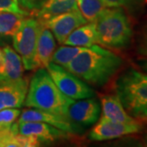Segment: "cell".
I'll list each match as a JSON object with an SVG mask.
<instances>
[{"instance_id":"obj_1","label":"cell","mask_w":147,"mask_h":147,"mask_svg":"<svg viewBox=\"0 0 147 147\" xmlns=\"http://www.w3.org/2000/svg\"><path fill=\"white\" fill-rule=\"evenodd\" d=\"M123 65V59L110 49L94 44L85 47L65 69L88 85L101 87Z\"/></svg>"},{"instance_id":"obj_2","label":"cell","mask_w":147,"mask_h":147,"mask_svg":"<svg viewBox=\"0 0 147 147\" xmlns=\"http://www.w3.org/2000/svg\"><path fill=\"white\" fill-rule=\"evenodd\" d=\"M74 100L59 90L46 68L42 67L37 69L32 76L24 105L67 117L69 107Z\"/></svg>"},{"instance_id":"obj_3","label":"cell","mask_w":147,"mask_h":147,"mask_svg":"<svg viewBox=\"0 0 147 147\" xmlns=\"http://www.w3.org/2000/svg\"><path fill=\"white\" fill-rule=\"evenodd\" d=\"M96 43L111 50L130 47L133 30L131 21L122 7H106L95 21Z\"/></svg>"},{"instance_id":"obj_4","label":"cell","mask_w":147,"mask_h":147,"mask_svg":"<svg viewBox=\"0 0 147 147\" xmlns=\"http://www.w3.org/2000/svg\"><path fill=\"white\" fill-rule=\"evenodd\" d=\"M115 90L129 115L147 122V73L127 69L116 79Z\"/></svg>"},{"instance_id":"obj_5","label":"cell","mask_w":147,"mask_h":147,"mask_svg":"<svg viewBox=\"0 0 147 147\" xmlns=\"http://www.w3.org/2000/svg\"><path fill=\"white\" fill-rule=\"evenodd\" d=\"M44 27L34 18H25L17 31L12 35L13 47L22 59L26 70L36 69L35 56L40 32Z\"/></svg>"},{"instance_id":"obj_6","label":"cell","mask_w":147,"mask_h":147,"mask_svg":"<svg viewBox=\"0 0 147 147\" xmlns=\"http://www.w3.org/2000/svg\"><path fill=\"white\" fill-rule=\"evenodd\" d=\"M46 69L65 96L76 100L95 96L94 90L88 84L65 68L51 61Z\"/></svg>"},{"instance_id":"obj_7","label":"cell","mask_w":147,"mask_h":147,"mask_svg":"<svg viewBox=\"0 0 147 147\" xmlns=\"http://www.w3.org/2000/svg\"><path fill=\"white\" fill-rule=\"evenodd\" d=\"M142 130L141 122L136 123H123L100 118L98 123L90 131L91 141L102 142L137 133Z\"/></svg>"},{"instance_id":"obj_8","label":"cell","mask_w":147,"mask_h":147,"mask_svg":"<svg viewBox=\"0 0 147 147\" xmlns=\"http://www.w3.org/2000/svg\"><path fill=\"white\" fill-rule=\"evenodd\" d=\"M86 23H88L87 20L81 14L80 11L76 8L50 18L43 26L52 31L55 38L61 44L64 43L67 37L75 29Z\"/></svg>"},{"instance_id":"obj_9","label":"cell","mask_w":147,"mask_h":147,"mask_svg":"<svg viewBox=\"0 0 147 147\" xmlns=\"http://www.w3.org/2000/svg\"><path fill=\"white\" fill-rule=\"evenodd\" d=\"M17 122H42L67 131L69 134L77 133L82 130L81 127L75 124L66 116L34 108L23 110Z\"/></svg>"},{"instance_id":"obj_10","label":"cell","mask_w":147,"mask_h":147,"mask_svg":"<svg viewBox=\"0 0 147 147\" xmlns=\"http://www.w3.org/2000/svg\"><path fill=\"white\" fill-rule=\"evenodd\" d=\"M29 83L26 79L0 80V110L21 108L24 105Z\"/></svg>"},{"instance_id":"obj_11","label":"cell","mask_w":147,"mask_h":147,"mask_svg":"<svg viewBox=\"0 0 147 147\" xmlns=\"http://www.w3.org/2000/svg\"><path fill=\"white\" fill-rule=\"evenodd\" d=\"M100 113V105L93 97L74 100L69 107L67 117L80 127H88L98 120Z\"/></svg>"},{"instance_id":"obj_12","label":"cell","mask_w":147,"mask_h":147,"mask_svg":"<svg viewBox=\"0 0 147 147\" xmlns=\"http://www.w3.org/2000/svg\"><path fill=\"white\" fill-rule=\"evenodd\" d=\"M18 131L22 135L35 137L41 145L68 139L69 137V133L67 131L42 122L18 123Z\"/></svg>"},{"instance_id":"obj_13","label":"cell","mask_w":147,"mask_h":147,"mask_svg":"<svg viewBox=\"0 0 147 147\" xmlns=\"http://www.w3.org/2000/svg\"><path fill=\"white\" fill-rule=\"evenodd\" d=\"M100 104L101 118L123 123H136L140 122L127 113L116 94L102 95L100 96Z\"/></svg>"},{"instance_id":"obj_14","label":"cell","mask_w":147,"mask_h":147,"mask_svg":"<svg viewBox=\"0 0 147 147\" xmlns=\"http://www.w3.org/2000/svg\"><path fill=\"white\" fill-rule=\"evenodd\" d=\"M56 48V39L52 31L47 28L42 27L38 37L37 44L35 66L38 68H47L48 64L52 61L54 50Z\"/></svg>"},{"instance_id":"obj_15","label":"cell","mask_w":147,"mask_h":147,"mask_svg":"<svg viewBox=\"0 0 147 147\" xmlns=\"http://www.w3.org/2000/svg\"><path fill=\"white\" fill-rule=\"evenodd\" d=\"M96 43V24L88 22L75 29L65 40L64 44L68 46L89 47Z\"/></svg>"},{"instance_id":"obj_16","label":"cell","mask_w":147,"mask_h":147,"mask_svg":"<svg viewBox=\"0 0 147 147\" xmlns=\"http://www.w3.org/2000/svg\"><path fill=\"white\" fill-rule=\"evenodd\" d=\"M78 0H47L38 11L37 17L42 26L50 18L78 8Z\"/></svg>"},{"instance_id":"obj_17","label":"cell","mask_w":147,"mask_h":147,"mask_svg":"<svg viewBox=\"0 0 147 147\" xmlns=\"http://www.w3.org/2000/svg\"><path fill=\"white\" fill-rule=\"evenodd\" d=\"M3 76L7 79H19L24 73V65L21 56L9 46L3 48Z\"/></svg>"},{"instance_id":"obj_18","label":"cell","mask_w":147,"mask_h":147,"mask_svg":"<svg viewBox=\"0 0 147 147\" xmlns=\"http://www.w3.org/2000/svg\"><path fill=\"white\" fill-rule=\"evenodd\" d=\"M26 15L2 11L0 12V34L12 36L21 26Z\"/></svg>"},{"instance_id":"obj_19","label":"cell","mask_w":147,"mask_h":147,"mask_svg":"<svg viewBox=\"0 0 147 147\" xmlns=\"http://www.w3.org/2000/svg\"><path fill=\"white\" fill-rule=\"evenodd\" d=\"M77 7L88 22H93L105 7L100 0H78Z\"/></svg>"},{"instance_id":"obj_20","label":"cell","mask_w":147,"mask_h":147,"mask_svg":"<svg viewBox=\"0 0 147 147\" xmlns=\"http://www.w3.org/2000/svg\"><path fill=\"white\" fill-rule=\"evenodd\" d=\"M85 47L76 46H62L54 52L52 57V62L57 64L65 68L76 57Z\"/></svg>"},{"instance_id":"obj_21","label":"cell","mask_w":147,"mask_h":147,"mask_svg":"<svg viewBox=\"0 0 147 147\" xmlns=\"http://www.w3.org/2000/svg\"><path fill=\"white\" fill-rule=\"evenodd\" d=\"M106 7H122L135 13L142 7L144 0H100Z\"/></svg>"},{"instance_id":"obj_22","label":"cell","mask_w":147,"mask_h":147,"mask_svg":"<svg viewBox=\"0 0 147 147\" xmlns=\"http://www.w3.org/2000/svg\"><path fill=\"white\" fill-rule=\"evenodd\" d=\"M19 108H7L0 110V131L10 127L21 115Z\"/></svg>"},{"instance_id":"obj_23","label":"cell","mask_w":147,"mask_h":147,"mask_svg":"<svg viewBox=\"0 0 147 147\" xmlns=\"http://www.w3.org/2000/svg\"><path fill=\"white\" fill-rule=\"evenodd\" d=\"M7 11L13 13H19L27 16V11L21 8L17 0H0V12Z\"/></svg>"},{"instance_id":"obj_24","label":"cell","mask_w":147,"mask_h":147,"mask_svg":"<svg viewBox=\"0 0 147 147\" xmlns=\"http://www.w3.org/2000/svg\"><path fill=\"white\" fill-rule=\"evenodd\" d=\"M18 131V123L15 122L12 125L5 130L0 131V147H7L11 138L17 134Z\"/></svg>"},{"instance_id":"obj_25","label":"cell","mask_w":147,"mask_h":147,"mask_svg":"<svg viewBox=\"0 0 147 147\" xmlns=\"http://www.w3.org/2000/svg\"><path fill=\"white\" fill-rule=\"evenodd\" d=\"M137 53L142 57H147V22L137 38Z\"/></svg>"},{"instance_id":"obj_26","label":"cell","mask_w":147,"mask_h":147,"mask_svg":"<svg viewBox=\"0 0 147 147\" xmlns=\"http://www.w3.org/2000/svg\"><path fill=\"white\" fill-rule=\"evenodd\" d=\"M47 1V0H17L21 8L30 11H38Z\"/></svg>"},{"instance_id":"obj_27","label":"cell","mask_w":147,"mask_h":147,"mask_svg":"<svg viewBox=\"0 0 147 147\" xmlns=\"http://www.w3.org/2000/svg\"><path fill=\"white\" fill-rule=\"evenodd\" d=\"M3 72V51L0 47V74Z\"/></svg>"},{"instance_id":"obj_28","label":"cell","mask_w":147,"mask_h":147,"mask_svg":"<svg viewBox=\"0 0 147 147\" xmlns=\"http://www.w3.org/2000/svg\"><path fill=\"white\" fill-rule=\"evenodd\" d=\"M139 65H140V67H141L146 73H147V58L146 59H144V60L141 61L139 62Z\"/></svg>"},{"instance_id":"obj_29","label":"cell","mask_w":147,"mask_h":147,"mask_svg":"<svg viewBox=\"0 0 147 147\" xmlns=\"http://www.w3.org/2000/svg\"><path fill=\"white\" fill-rule=\"evenodd\" d=\"M144 139H145V143H146V145L147 146V130H146V134H145Z\"/></svg>"},{"instance_id":"obj_30","label":"cell","mask_w":147,"mask_h":147,"mask_svg":"<svg viewBox=\"0 0 147 147\" xmlns=\"http://www.w3.org/2000/svg\"><path fill=\"white\" fill-rule=\"evenodd\" d=\"M5 79V78H4V77L2 75V74H0V80H1V79Z\"/></svg>"}]
</instances>
